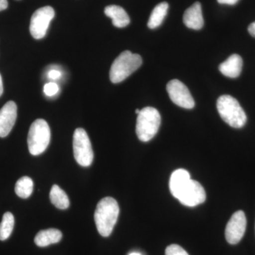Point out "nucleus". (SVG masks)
I'll list each match as a JSON object with an SVG mask.
<instances>
[{"mask_svg": "<svg viewBox=\"0 0 255 255\" xmlns=\"http://www.w3.org/2000/svg\"><path fill=\"white\" fill-rule=\"evenodd\" d=\"M117 201L112 197H105L97 204L95 221L97 231L103 237H109L113 231L119 215Z\"/></svg>", "mask_w": 255, "mask_h": 255, "instance_id": "1", "label": "nucleus"}, {"mask_svg": "<svg viewBox=\"0 0 255 255\" xmlns=\"http://www.w3.org/2000/svg\"><path fill=\"white\" fill-rule=\"evenodd\" d=\"M217 110L221 119L235 128L246 125L247 116L239 102L230 95H223L217 101Z\"/></svg>", "mask_w": 255, "mask_h": 255, "instance_id": "2", "label": "nucleus"}, {"mask_svg": "<svg viewBox=\"0 0 255 255\" xmlns=\"http://www.w3.org/2000/svg\"><path fill=\"white\" fill-rule=\"evenodd\" d=\"M141 57L126 50L117 57L111 67L110 77L112 82L119 83L125 80L142 65Z\"/></svg>", "mask_w": 255, "mask_h": 255, "instance_id": "3", "label": "nucleus"}, {"mask_svg": "<svg viewBox=\"0 0 255 255\" xmlns=\"http://www.w3.org/2000/svg\"><path fill=\"white\" fill-rule=\"evenodd\" d=\"M160 124V114L156 109L147 107L140 110L137 114L135 128L139 140L142 142L150 141L158 132Z\"/></svg>", "mask_w": 255, "mask_h": 255, "instance_id": "4", "label": "nucleus"}, {"mask_svg": "<svg viewBox=\"0 0 255 255\" xmlns=\"http://www.w3.org/2000/svg\"><path fill=\"white\" fill-rule=\"evenodd\" d=\"M50 140L49 126L46 121L38 119L31 124L28 134V150L32 155H39L46 150Z\"/></svg>", "mask_w": 255, "mask_h": 255, "instance_id": "5", "label": "nucleus"}, {"mask_svg": "<svg viewBox=\"0 0 255 255\" xmlns=\"http://www.w3.org/2000/svg\"><path fill=\"white\" fill-rule=\"evenodd\" d=\"M73 152L75 160L82 167L91 165L94 159V152L91 142L85 130L79 128L73 135Z\"/></svg>", "mask_w": 255, "mask_h": 255, "instance_id": "6", "label": "nucleus"}, {"mask_svg": "<svg viewBox=\"0 0 255 255\" xmlns=\"http://www.w3.org/2000/svg\"><path fill=\"white\" fill-rule=\"evenodd\" d=\"M55 16V11L50 6L37 9L31 18L30 33L35 39H41L46 36L50 21Z\"/></svg>", "mask_w": 255, "mask_h": 255, "instance_id": "7", "label": "nucleus"}, {"mask_svg": "<svg viewBox=\"0 0 255 255\" xmlns=\"http://www.w3.org/2000/svg\"><path fill=\"white\" fill-rule=\"evenodd\" d=\"M176 199L183 205L194 207L206 201V191L200 183L191 179L178 193Z\"/></svg>", "mask_w": 255, "mask_h": 255, "instance_id": "8", "label": "nucleus"}, {"mask_svg": "<svg viewBox=\"0 0 255 255\" xmlns=\"http://www.w3.org/2000/svg\"><path fill=\"white\" fill-rule=\"evenodd\" d=\"M167 91L173 103L182 108L191 110L195 106L194 99L187 87L178 80H172L167 85Z\"/></svg>", "mask_w": 255, "mask_h": 255, "instance_id": "9", "label": "nucleus"}, {"mask_svg": "<svg viewBox=\"0 0 255 255\" xmlns=\"http://www.w3.org/2000/svg\"><path fill=\"white\" fill-rule=\"evenodd\" d=\"M247 219L243 211H238L231 216L226 228V239L231 245H236L241 241L246 231Z\"/></svg>", "mask_w": 255, "mask_h": 255, "instance_id": "10", "label": "nucleus"}, {"mask_svg": "<svg viewBox=\"0 0 255 255\" xmlns=\"http://www.w3.org/2000/svg\"><path fill=\"white\" fill-rule=\"evenodd\" d=\"M17 117V107L13 101L6 102L0 110V137L9 135Z\"/></svg>", "mask_w": 255, "mask_h": 255, "instance_id": "11", "label": "nucleus"}, {"mask_svg": "<svg viewBox=\"0 0 255 255\" xmlns=\"http://www.w3.org/2000/svg\"><path fill=\"white\" fill-rule=\"evenodd\" d=\"M183 21L186 26L191 29L199 30L202 28L204 21L200 2L196 1L186 10L183 16Z\"/></svg>", "mask_w": 255, "mask_h": 255, "instance_id": "12", "label": "nucleus"}, {"mask_svg": "<svg viewBox=\"0 0 255 255\" xmlns=\"http://www.w3.org/2000/svg\"><path fill=\"white\" fill-rule=\"evenodd\" d=\"M243 63V59L239 55L233 54L219 65V70L228 78H236L241 75Z\"/></svg>", "mask_w": 255, "mask_h": 255, "instance_id": "13", "label": "nucleus"}, {"mask_svg": "<svg viewBox=\"0 0 255 255\" xmlns=\"http://www.w3.org/2000/svg\"><path fill=\"white\" fill-rule=\"evenodd\" d=\"M105 14L112 18V23L117 28H124L130 23V18L127 11L122 6L110 5L105 9Z\"/></svg>", "mask_w": 255, "mask_h": 255, "instance_id": "14", "label": "nucleus"}, {"mask_svg": "<svg viewBox=\"0 0 255 255\" xmlns=\"http://www.w3.org/2000/svg\"><path fill=\"white\" fill-rule=\"evenodd\" d=\"M63 234L59 230L55 228L43 230L38 233L35 237L34 242L37 246L47 247L51 244L59 243Z\"/></svg>", "mask_w": 255, "mask_h": 255, "instance_id": "15", "label": "nucleus"}, {"mask_svg": "<svg viewBox=\"0 0 255 255\" xmlns=\"http://www.w3.org/2000/svg\"><path fill=\"white\" fill-rule=\"evenodd\" d=\"M190 179V174L186 169H179L174 171L169 179V190L174 198Z\"/></svg>", "mask_w": 255, "mask_h": 255, "instance_id": "16", "label": "nucleus"}, {"mask_svg": "<svg viewBox=\"0 0 255 255\" xmlns=\"http://www.w3.org/2000/svg\"><path fill=\"white\" fill-rule=\"evenodd\" d=\"M168 9V3L165 1L157 4L151 13L148 22H147V26L151 29H154L160 26L167 15Z\"/></svg>", "mask_w": 255, "mask_h": 255, "instance_id": "17", "label": "nucleus"}, {"mask_svg": "<svg viewBox=\"0 0 255 255\" xmlns=\"http://www.w3.org/2000/svg\"><path fill=\"white\" fill-rule=\"evenodd\" d=\"M50 199L52 204L59 209H66L70 206V201L66 193L56 184L51 188L50 191Z\"/></svg>", "mask_w": 255, "mask_h": 255, "instance_id": "18", "label": "nucleus"}, {"mask_svg": "<svg viewBox=\"0 0 255 255\" xmlns=\"http://www.w3.org/2000/svg\"><path fill=\"white\" fill-rule=\"evenodd\" d=\"M33 190V182L31 178L23 177L20 178L15 185L16 195L22 199H27L31 195Z\"/></svg>", "mask_w": 255, "mask_h": 255, "instance_id": "19", "label": "nucleus"}, {"mask_svg": "<svg viewBox=\"0 0 255 255\" xmlns=\"http://www.w3.org/2000/svg\"><path fill=\"white\" fill-rule=\"evenodd\" d=\"M14 226V218L10 212L5 213L0 223V241L8 239L12 233Z\"/></svg>", "mask_w": 255, "mask_h": 255, "instance_id": "20", "label": "nucleus"}, {"mask_svg": "<svg viewBox=\"0 0 255 255\" xmlns=\"http://www.w3.org/2000/svg\"><path fill=\"white\" fill-rule=\"evenodd\" d=\"M165 255H189V254L185 250L183 249L182 247L174 244L166 248Z\"/></svg>", "mask_w": 255, "mask_h": 255, "instance_id": "21", "label": "nucleus"}, {"mask_svg": "<svg viewBox=\"0 0 255 255\" xmlns=\"http://www.w3.org/2000/svg\"><path fill=\"white\" fill-rule=\"evenodd\" d=\"M58 91H59V87L54 82L47 83L43 87V92H44L45 95L48 97H53L56 95Z\"/></svg>", "mask_w": 255, "mask_h": 255, "instance_id": "22", "label": "nucleus"}, {"mask_svg": "<svg viewBox=\"0 0 255 255\" xmlns=\"http://www.w3.org/2000/svg\"><path fill=\"white\" fill-rule=\"evenodd\" d=\"M61 73L58 70H51L48 74V78L52 80H58L61 77Z\"/></svg>", "mask_w": 255, "mask_h": 255, "instance_id": "23", "label": "nucleus"}, {"mask_svg": "<svg viewBox=\"0 0 255 255\" xmlns=\"http://www.w3.org/2000/svg\"><path fill=\"white\" fill-rule=\"evenodd\" d=\"M218 2L221 4L234 5L238 2L239 0H217Z\"/></svg>", "mask_w": 255, "mask_h": 255, "instance_id": "24", "label": "nucleus"}, {"mask_svg": "<svg viewBox=\"0 0 255 255\" xmlns=\"http://www.w3.org/2000/svg\"><path fill=\"white\" fill-rule=\"evenodd\" d=\"M248 31H249L250 34L252 36L255 38V21L250 25L249 27H248Z\"/></svg>", "mask_w": 255, "mask_h": 255, "instance_id": "25", "label": "nucleus"}, {"mask_svg": "<svg viewBox=\"0 0 255 255\" xmlns=\"http://www.w3.org/2000/svg\"><path fill=\"white\" fill-rule=\"evenodd\" d=\"M8 6L7 0H0V11L6 9Z\"/></svg>", "mask_w": 255, "mask_h": 255, "instance_id": "26", "label": "nucleus"}, {"mask_svg": "<svg viewBox=\"0 0 255 255\" xmlns=\"http://www.w3.org/2000/svg\"><path fill=\"white\" fill-rule=\"evenodd\" d=\"M4 88H3L2 78H1V74H0V97L2 95Z\"/></svg>", "mask_w": 255, "mask_h": 255, "instance_id": "27", "label": "nucleus"}, {"mask_svg": "<svg viewBox=\"0 0 255 255\" xmlns=\"http://www.w3.org/2000/svg\"><path fill=\"white\" fill-rule=\"evenodd\" d=\"M129 255H142L141 254H140V253H130Z\"/></svg>", "mask_w": 255, "mask_h": 255, "instance_id": "28", "label": "nucleus"}, {"mask_svg": "<svg viewBox=\"0 0 255 255\" xmlns=\"http://www.w3.org/2000/svg\"><path fill=\"white\" fill-rule=\"evenodd\" d=\"M140 110H135V114H138L139 113H140Z\"/></svg>", "mask_w": 255, "mask_h": 255, "instance_id": "29", "label": "nucleus"}]
</instances>
